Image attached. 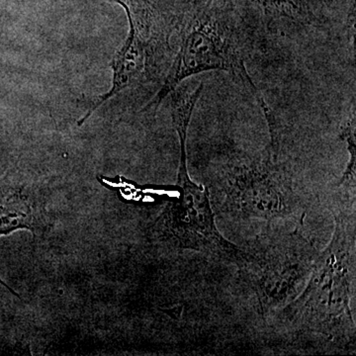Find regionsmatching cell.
<instances>
[{"label": "cell", "mask_w": 356, "mask_h": 356, "mask_svg": "<svg viewBox=\"0 0 356 356\" xmlns=\"http://www.w3.org/2000/svg\"><path fill=\"white\" fill-rule=\"evenodd\" d=\"M245 36L235 13L217 3L200 4L180 23L179 44L163 84L145 110L158 108L182 81L210 70H225L252 93L262 95L247 70Z\"/></svg>", "instance_id": "cell-1"}, {"label": "cell", "mask_w": 356, "mask_h": 356, "mask_svg": "<svg viewBox=\"0 0 356 356\" xmlns=\"http://www.w3.org/2000/svg\"><path fill=\"white\" fill-rule=\"evenodd\" d=\"M280 147L269 145L259 158H234L222 165L213 188L231 214L248 219L289 217L299 207L291 175L280 161Z\"/></svg>", "instance_id": "cell-2"}, {"label": "cell", "mask_w": 356, "mask_h": 356, "mask_svg": "<svg viewBox=\"0 0 356 356\" xmlns=\"http://www.w3.org/2000/svg\"><path fill=\"white\" fill-rule=\"evenodd\" d=\"M125 8L130 30L123 44L112 58V86L95 98L79 122L83 125L104 103L129 88L154 79L161 67L159 56L165 49L166 37L153 7L146 0H118Z\"/></svg>", "instance_id": "cell-3"}, {"label": "cell", "mask_w": 356, "mask_h": 356, "mask_svg": "<svg viewBox=\"0 0 356 356\" xmlns=\"http://www.w3.org/2000/svg\"><path fill=\"white\" fill-rule=\"evenodd\" d=\"M180 195L156 222L161 240L173 247L235 255L238 250L218 231L207 189L192 181L188 170H178Z\"/></svg>", "instance_id": "cell-4"}, {"label": "cell", "mask_w": 356, "mask_h": 356, "mask_svg": "<svg viewBox=\"0 0 356 356\" xmlns=\"http://www.w3.org/2000/svg\"><path fill=\"white\" fill-rule=\"evenodd\" d=\"M350 243L343 222L337 221L331 245L325 250L303 296L301 313L321 329L332 330L350 324Z\"/></svg>", "instance_id": "cell-5"}, {"label": "cell", "mask_w": 356, "mask_h": 356, "mask_svg": "<svg viewBox=\"0 0 356 356\" xmlns=\"http://www.w3.org/2000/svg\"><path fill=\"white\" fill-rule=\"evenodd\" d=\"M40 218L33 204L18 192L0 193V235L19 229L36 232Z\"/></svg>", "instance_id": "cell-6"}, {"label": "cell", "mask_w": 356, "mask_h": 356, "mask_svg": "<svg viewBox=\"0 0 356 356\" xmlns=\"http://www.w3.org/2000/svg\"><path fill=\"white\" fill-rule=\"evenodd\" d=\"M267 19L273 21L286 18L298 22L309 23L311 15L304 0H250Z\"/></svg>", "instance_id": "cell-7"}, {"label": "cell", "mask_w": 356, "mask_h": 356, "mask_svg": "<svg viewBox=\"0 0 356 356\" xmlns=\"http://www.w3.org/2000/svg\"><path fill=\"white\" fill-rule=\"evenodd\" d=\"M355 115V106H353L348 118L344 121L343 127L341 129V134H339V138L346 142L348 154H350V159H348L346 172L339 180V185H344L350 188L353 187L355 188L356 178Z\"/></svg>", "instance_id": "cell-8"}, {"label": "cell", "mask_w": 356, "mask_h": 356, "mask_svg": "<svg viewBox=\"0 0 356 356\" xmlns=\"http://www.w3.org/2000/svg\"><path fill=\"white\" fill-rule=\"evenodd\" d=\"M355 0H350V9H348V18L346 21V35L348 42L355 47Z\"/></svg>", "instance_id": "cell-9"}]
</instances>
